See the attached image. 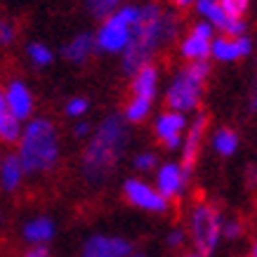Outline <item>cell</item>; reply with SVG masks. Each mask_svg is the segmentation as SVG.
<instances>
[{
  "label": "cell",
  "mask_w": 257,
  "mask_h": 257,
  "mask_svg": "<svg viewBox=\"0 0 257 257\" xmlns=\"http://www.w3.org/2000/svg\"><path fill=\"white\" fill-rule=\"evenodd\" d=\"M123 113H109L94 125L92 135L80 154V177L90 187H101L118 170L130 147V130Z\"/></svg>",
  "instance_id": "obj_1"
},
{
  "label": "cell",
  "mask_w": 257,
  "mask_h": 257,
  "mask_svg": "<svg viewBox=\"0 0 257 257\" xmlns=\"http://www.w3.org/2000/svg\"><path fill=\"white\" fill-rule=\"evenodd\" d=\"M179 36V19L170 10H163L158 3L142 5L140 22L133 29V40L123 52V71L133 76L137 69L151 64L158 50L170 45Z\"/></svg>",
  "instance_id": "obj_2"
},
{
  "label": "cell",
  "mask_w": 257,
  "mask_h": 257,
  "mask_svg": "<svg viewBox=\"0 0 257 257\" xmlns=\"http://www.w3.org/2000/svg\"><path fill=\"white\" fill-rule=\"evenodd\" d=\"M17 156L26 168V175H50L62 161V137L50 118L33 116L24 123V133L17 142Z\"/></svg>",
  "instance_id": "obj_3"
},
{
  "label": "cell",
  "mask_w": 257,
  "mask_h": 257,
  "mask_svg": "<svg viewBox=\"0 0 257 257\" xmlns=\"http://www.w3.org/2000/svg\"><path fill=\"white\" fill-rule=\"evenodd\" d=\"M222 226H224V215L212 201L198 198L189 205L187 210V234L191 248L198 250L201 255L212 257L217 252L222 238Z\"/></svg>",
  "instance_id": "obj_4"
},
{
  "label": "cell",
  "mask_w": 257,
  "mask_h": 257,
  "mask_svg": "<svg viewBox=\"0 0 257 257\" xmlns=\"http://www.w3.org/2000/svg\"><path fill=\"white\" fill-rule=\"evenodd\" d=\"M208 76H210L208 62H187V66L175 71V76L170 78V85L165 90V106L179 113L198 111Z\"/></svg>",
  "instance_id": "obj_5"
},
{
  "label": "cell",
  "mask_w": 257,
  "mask_h": 257,
  "mask_svg": "<svg viewBox=\"0 0 257 257\" xmlns=\"http://www.w3.org/2000/svg\"><path fill=\"white\" fill-rule=\"evenodd\" d=\"M140 15L142 5L127 3V5H120L106 19H101L99 29L94 33L97 50L106 52V55H123L127 45H130V40H133V29L135 24L140 22Z\"/></svg>",
  "instance_id": "obj_6"
},
{
  "label": "cell",
  "mask_w": 257,
  "mask_h": 257,
  "mask_svg": "<svg viewBox=\"0 0 257 257\" xmlns=\"http://www.w3.org/2000/svg\"><path fill=\"white\" fill-rule=\"evenodd\" d=\"M120 194L133 208H137L142 212H149V215H168L170 212V201L158 191L156 184H151V182L142 177L123 179Z\"/></svg>",
  "instance_id": "obj_7"
},
{
  "label": "cell",
  "mask_w": 257,
  "mask_h": 257,
  "mask_svg": "<svg viewBox=\"0 0 257 257\" xmlns=\"http://www.w3.org/2000/svg\"><path fill=\"white\" fill-rule=\"evenodd\" d=\"M130 238L118 234H90L78 250V257H130L135 252Z\"/></svg>",
  "instance_id": "obj_8"
},
{
  "label": "cell",
  "mask_w": 257,
  "mask_h": 257,
  "mask_svg": "<svg viewBox=\"0 0 257 257\" xmlns=\"http://www.w3.org/2000/svg\"><path fill=\"white\" fill-rule=\"evenodd\" d=\"M215 26L205 19H198V22L191 26V31L182 38L179 43V52L187 62H208L212 52V40H215Z\"/></svg>",
  "instance_id": "obj_9"
},
{
  "label": "cell",
  "mask_w": 257,
  "mask_h": 257,
  "mask_svg": "<svg viewBox=\"0 0 257 257\" xmlns=\"http://www.w3.org/2000/svg\"><path fill=\"white\" fill-rule=\"evenodd\" d=\"M187 127H189L187 113H179V111H172V109H165L154 120V135H156L158 144L163 149H168V151H179L182 149Z\"/></svg>",
  "instance_id": "obj_10"
},
{
  "label": "cell",
  "mask_w": 257,
  "mask_h": 257,
  "mask_svg": "<svg viewBox=\"0 0 257 257\" xmlns=\"http://www.w3.org/2000/svg\"><path fill=\"white\" fill-rule=\"evenodd\" d=\"M189 179H191V175L184 170V165L179 161H163L158 165V170L154 172V184L170 203L179 201L187 194Z\"/></svg>",
  "instance_id": "obj_11"
},
{
  "label": "cell",
  "mask_w": 257,
  "mask_h": 257,
  "mask_svg": "<svg viewBox=\"0 0 257 257\" xmlns=\"http://www.w3.org/2000/svg\"><path fill=\"white\" fill-rule=\"evenodd\" d=\"M205 130H208V116L198 111L191 120H189V127H187V135H184V142H182V161L179 163L184 165V170L191 175L198 163V156H201V149H203V137H205Z\"/></svg>",
  "instance_id": "obj_12"
},
{
  "label": "cell",
  "mask_w": 257,
  "mask_h": 257,
  "mask_svg": "<svg viewBox=\"0 0 257 257\" xmlns=\"http://www.w3.org/2000/svg\"><path fill=\"white\" fill-rule=\"evenodd\" d=\"M5 90V97H8V104L12 113H15L22 123L31 120L33 118V109H36V99H33L31 87L26 85L22 78H12L8 80V85L3 87Z\"/></svg>",
  "instance_id": "obj_13"
},
{
  "label": "cell",
  "mask_w": 257,
  "mask_h": 257,
  "mask_svg": "<svg viewBox=\"0 0 257 257\" xmlns=\"http://www.w3.org/2000/svg\"><path fill=\"white\" fill-rule=\"evenodd\" d=\"M252 52V40L248 36H238V38H229V36H215L212 40V52L210 57L217 62H238L243 57H248Z\"/></svg>",
  "instance_id": "obj_14"
},
{
  "label": "cell",
  "mask_w": 257,
  "mask_h": 257,
  "mask_svg": "<svg viewBox=\"0 0 257 257\" xmlns=\"http://www.w3.org/2000/svg\"><path fill=\"white\" fill-rule=\"evenodd\" d=\"M57 222L50 215H33L22 224V241L26 245H47L55 241Z\"/></svg>",
  "instance_id": "obj_15"
},
{
  "label": "cell",
  "mask_w": 257,
  "mask_h": 257,
  "mask_svg": "<svg viewBox=\"0 0 257 257\" xmlns=\"http://www.w3.org/2000/svg\"><path fill=\"white\" fill-rule=\"evenodd\" d=\"M24 179H26V168H24V163L19 161L17 151L3 156V161H0V191L17 194V191L22 189Z\"/></svg>",
  "instance_id": "obj_16"
},
{
  "label": "cell",
  "mask_w": 257,
  "mask_h": 257,
  "mask_svg": "<svg viewBox=\"0 0 257 257\" xmlns=\"http://www.w3.org/2000/svg\"><path fill=\"white\" fill-rule=\"evenodd\" d=\"M97 50V43H94V33H78L73 36L69 43H64L62 47V57L69 64H85L92 52Z\"/></svg>",
  "instance_id": "obj_17"
},
{
  "label": "cell",
  "mask_w": 257,
  "mask_h": 257,
  "mask_svg": "<svg viewBox=\"0 0 257 257\" xmlns=\"http://www.w3.org/2000/svg\"><path fill=\"white\" fill-rule=\"evenodd\" d=\"M130 90H133V97H144V99H156L158 94V69L154 64H147L133 73V80H130Z\"/></svg>",
  "instance_id": "obj_18"
},
{
  "label": "cell",
  "mask_w": 257,
  "mask_h": 257,
  "mask_svg": "<svg viewBox=\"0 0 257 257\" xmlns=\"http://www.w3.org/2000/svg\"><path fill=\"white\" fill-rule=\"evenodd\" d=\"M24 133V123L12 113L5 97V90L0 87V142L3 144H17Z\"/></svg>",
  "instance_id": "obj_19"
},
{
  "label": "cell",
  "mask_w": 257,
  "mask_h": 257,
  "mask_svg": "<svg viewBox=\"0 0 257 257\" xmlns=\"http://www.w3.org/2000/svg\"><path fill=\"white\" fill-rule=\"evenodd\" d=\"M196 12H198V17L201 19H205V22H210L217 31L224 33L226 26H229V22H231V17L226 15L224 5L219 3V0H196Z\"/></svg>",
  "instance_id": "obj_20"
},
{
  "label": "cell",
  "mask_w": 257,
  "mask_h": 257,
  "mask_svg": "<svg viewBox=\"0 0 257 257\" xmlns=\"http://www.w3.org/2000/svg\"><path fill=\"white\" fill-rule=\"evenodd\" d=\"M238 144H241V137H238V133H236L234 127H217L212 133V149L222 158L234 156L236 151H238Z\"/></svg>",
  "instance_id": "obj_21"
},
{
  "label": "cell",
  "mask_w": 257,
  "mask_h": 257,
  "mask_svg": "<svg viewBox=\"0 0 257 257\" xmlns=\"http://www.w3.org/2000/svg\"><path fill=\"white\" fill-rule=\"evenodd\" d=\"M151 109H154V101L151 99H144V97H130V101L125 104L123 109V118L127 120V123H144L149 118V113H151Z\"/></svg>",
  "instance_id": "obj_22"
},
{
  "label": "cell",
  "mask_w": 257,
  "mask_h": 257,
  "mask_svg": "<svg viewBox=\"0 0 257 257\" xmlns=\"http://www.w3.org/2000/svg\"><path fill=\"white\" fill-rule=\"evenodd\" d=\"M26 57H29V62L36 69H45V66H50V64L55 62V52L45 43H40V40H33V43L26 45Z\"/></svg>",
  "instance_id": "obj_23"
},
{
  "label": "cell",
  "mask_w": 257,
  "mask_h": 257,
  "mask_svg": "<svg viewBox=\"0 0 257 257\" xmlns=\"http://www.w3.org/2000/svg\"><path fill=\"white\" fill-rule=\"evenodd\" d=\"M120 5H123V0H85L87 12H90L94 19H106V17L113 15Z\"/></svg>",
  "instance_id": "obj_24"
},
{
  "label": "cell",
  "mask_w": 257,
  "mask_h": 257,
  "mask_svg": "<svg viewBox=\"0 0 257 257\" xmlns=\"http://www.w3.org/2000/svg\"><path fill=\"white\" fill-rule=\"evenodd\" d=\"M189 243V234H187V226H172L170 231L165 234V248L170 252H182L187 250L184 245Z\"/></svg>",
  "instance_id": "obj_25"
},
{
  "label": "cell",
  "mask_w": 257,
  "mask_h": 257,
  "mask_svg": "<svg viewBox=\"0 0 257 257\" xmlns=\"http://www.w3.org/2000/svg\"><path fill=\"white\" fill-rule=\"evenodd\" d=\"M158 156L156 151H140V154H135L133 156V168L142 175H147V172H156L158 170Z\"/></svg>",
  "instance_id": "obj_26"
},
{
  "label": "cell",
  "mask_w": 257,
  "mask_h": 257,
  "mask_svg": "<svg viewBox=\"0 0 257 257\" xmlns=\"http://www.w3.org/2000/svg\"><path fill=\"white\" fill-rule=\"evenodd\" d=\"M87 111H90V101H87L85 97H71V99H66V104H64V113L69 118H73V120L85 118Z\"/></svg>",
  "instance_id": "obj_27"
},
{
  "label": "cell",
  "mask_w": 257,
  "mask_h": 257,
  "mask_svg": "<svg viewBox=\"0 0 257 257\" xmlns=\"http://www.w3.org/2000/svg\"><path fill=\"white\" fill-rule=\"evenodd\" d=\"M245 234V224L238 217H224V226H222V238L224 241H238Z\"/></svg>",
  "instance_id": "obj_28"
},
{
  "label": "cell",
  "mask_w": 257,
  "mask_h": 257,
  "mask_svg": "<svg viewBox=\"0 0 257 257\" xmlns=\"http://www.w3.org/2000/svg\"><path fill=\"white\" fill-rule=\"evenodd\" d=\"M222 5H224L226 15L229 17H238V19H243V15L248 12L250 8V0H219Z\"/></svg>",
  "instance_id": "obj_29"
},
{
  "label": "cell",
  "mask_w": 257,
  "mask_h": 257,
  "mask_svg": "<svg viewBox=\"0 0 257 257\" xmlns=\"http://www.w3.org/2000/svg\"><path fill=\"white\" fill-rule=\"evenodd\" d=\"M15 38H17V26L12 22H8V19L0 17V47L12 45Z\"/></svg>",
  "instance_id": "obj_30"
},
{
  "label": "cell",
  "mask_w": 257,
  "mask_h": 257,
  "mask_svg": "<svg viewBox=\"0 0 257 257\" xmlns=\"http://www.w3.org/2000/svg\"><path fill=\"white\" fill-rule=\"evenodd\" d=\"M94 125L90 123V120H85V118H80V120H76V125H73V135L78 137V140H87L90 135H92Z\"/></svg>",
  "instance_id": "obj_31"
},
{
  "label": "cell",
  "mask_w": 257,
  "mask_h": 257,
  "mask_svg": "<svg viewBox=\"0 0 257 257\" xmlns=\"http://www.w3.org/2000/svg\"><path fill=\"white\" fill-rule=\"evenodd\" d=\"M22 257H50V250L47 245H26Z\"/></svg>",
  "instance_id": "obj_32"
},
{
  "label": "cell",
  "mask_w": 257,
  "mask_h": 257,
  "mask_svg": "<svg viewBox=\"0 0 257 257\" xmlns=\"http://www.w3.org/2000/svg\"><path fill=\"white\" fill-rule=\"evenodd\" d=\"M177 257H205V255H201L198 250H182V252H177Z\"/></svg>",
  "instance_id": "obj_33"
},
{
  "label": "cell",
  "mask_w": 257,
  "mask_h": 257,
  "mask_svg": "<svg viewBox=\"0 0 257 257\" xmlns=\"http://www.w3.org/2000/svg\"><path fill=\"white\" fill-rule=\"evenodd\" d=\"M250 111H257V85L252 90V94H250Z\"/></svg>",
  "instance_id": "obj_34"
},
{
  "label": "cell",
  "mask_w": 257,
  "mask_h": 257,
  "mask_svg": "<svg viewBox=\"0 0 257 257\" xmlns=\"http://www.w3.org/2000/svg\"><path fill=\"white\" fill-rule=\"evenodd\" d=\"M177 8H189V5H196V0H172Z\"/></svg>",
  "instance_id": "obj_35"
},
{
  "label": "cell",
  "mask_w": 257,
  "mask_h": 257,
  "mask_svg": "<svg viewBox=\"0 0 257 257\" xmlns=\"http://www.w3.org/2000/svg\"><path fill=\"white\" fill-rule=\"evenodd\" d=\"M130 257H151V255H149L147 250H142V248H135V252H133V255H130Z\"/></svg>",
  "instance_id": "obj_36"
},
{
  "label": "cell",
  "mask_w": 257,
  "mask_h": 257,
  "mask_svg": "<svg viewBox=\"0 0 257 257\" xmlns=\"http://www.w3.org/2000/svg\"><path fill=\"white\" fill-rule=\"evenodd\" d=\"M250 255H255V257H257V238L252 241V245H250Z\"/></svg>",
  "instance_id": "obj_37"
},
{
  "label": "cell",
  "mask_w": 257,
  "mask_h": 257,
  "mask_svg": "<svg viewBox=\"0 0 257 257\" xmlns=\"http://www.w3.org/2000/svg\"><path fill=\"white\" fill-rule=\"evenodd\" d=\"M0 224H3V212H0Z\"/></svg>",
  "instance_id": "obj_38"
},
{
  "label": "cell",
  "mask_w": 257,
  "mask_h": 257,
  "mask_svg": "<svg viewBox=\"0 0 257 257\" xmlns=\"http://www.w3.org/2000/svg\"><path fill=\"white\" fill-rule=\"evenodd\" d=\"M245 257H255V255H250V252H248V255H245Z\"/></svg>",
  "instance_id": "obj_39"
},
{
  "label": "cell",
  "mask_w": 257,
  "mask_h": 257,
  "mask_svg": "<svg viewBox=\"0 0 257 257\" xmlns=\"http://www.w3.org/2000/svg\"><path fill=\"white\" fill-rule=\"evenodd\" d=\"M0 161H3V156H0Z\"/></svg>",
  "instance_id": "obj_40"
}]
</instances>
